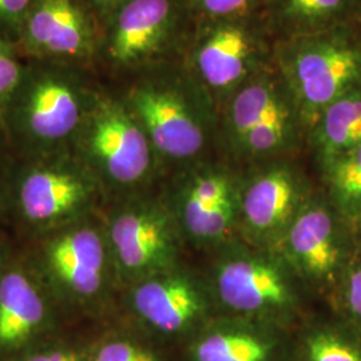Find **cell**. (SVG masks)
I'll return each instance as SVG.
<instances>
[{
	"mask_svg": "<svg viewBox=\"0 0 361 361\" xmlns=\"http://www.w3.org/2000/svg\"><path fill=\"white\" fill-rule=\"evenodd\" d=\"M296 329L217 313L185 344L188 361H295Z\"/></svg>",
	"mask_w": 361,
	"mask_h": 361,
	"instance_id": "e0dca14e",
	"label": "cell"
},
{
	"mask_svg": "<svg viewBox=\"0 0 361 361\" xmlns=\"http://www.w3.org/2000/svg\"><path fill=\"white\" fill-rule=\"evenodd\" d=\"M19 42L39 61L80 62L99 50L101 31L85 0H34Z\"/></svg>",
	"mask_w": 361,
	"mask_h": 361,
	"instance_id": "2e32d148",
	"label": "cell"
},
{
	"mask_svg": "<svg viewBox=\"0 0 361 361\" xmlns=\"http://www.w3.org/2000/svg\"><path fill=\"white\" fill-rule=\"evenodd\" d=\"M91 361H165L152 345L128 334L104 338L91 355Z\"/></svg>",
	"mask_w": 361,
	"mask_h": 361,
	"instance_id": "cb8c5ba5",
	"label": "cell"
},
{
	"mask_svg": "<svg viewBox=\"0 0 361 361\" xmlns=\"http://www.w3.org/2000/svg\"><path fill=\"white\" fill-rule=\"evenodd\" d=\"M123 301L145 329L183 345L219 313L205 273L185 262L126 286Z\"/></svg>",
	"mask_w": 361,
	"mask_h": 361,
	"instance_id": "5bb4252c",
	"label": "cell"
},
{
	"mask_svg": "<svg viewBox=\"0 0 361 361\" xmlns=\"http://www.w3.org/2000/svg\"><path fill=\"white\" fill-rule=\"evenodd\" d=\"M27 66L22 65L13 40L0 35V116L25 77Z\"/></svg>",
	"mask_w": 361,
	"mask_h": 361,
	"instance_id": "484cf974",
	"label": "cell"
},
{
	"mask_svg": "<svg viewBox=\"0 0 361 361\" xmlns=\"http://www.w3.org/2000/svg\"><path fill=\"white\" fill-rule=\"evenodd\" d=\"M359 20H360V25H361V11H360V16H359Z\"/></svg>",
	"mask_w": 361,
	"mask_h": 361,
	"instance_id": "1f68e13d",
	"label": "cell"
},
{
	"mask_svg": "<svg viewBox=\"0 0 361 361\" xmlns=\"http://www.w3.org/2000/svg\"><path fill=\"white\" fill-rule=\"evenodd\" d=\"M361 145V85L329 104L316 119L307 147L317 169Z\"/></svg>",
	"mask_w": 361,
	"mask_h": 361,
	"instance_id": "ffe728a7",
	"label": "cell"
},
{
	"mask_svg": "<svg viewBox=\"0 0 361 361\" xmlns=\"http://www.w3.org/2000/svg\"><path fill=\"white\" fill-rule=\"evenodd\" d=\"M273 65L296 104L308 137L329 104L361 85L360 20L274 40Z\"/></svg>",
	"mask_w": 361,
	"mask_h": 361,
	"instance_id": "5b68a950",
	"label": "cell"
},
{
	"mask_svg": "<svg viewBox=\"0 0 361 361\" xmlns=\"http://www.w3.org/2000/svg\"><path fill=\"white\" fill-rule=\"evenodd\" d=\"M209 255L204 273L219 313L293 329L310 316L313 298L274 250L235 238Z\"/></svg>",
	"mask_w": 361,
	"mask_h": 361,
	"instance_id": "7a4b0ae2",
	"label": "cell"
},
{
	"mask_svg": "<svg viewBox=\"0 0 361 361\" xmlns=\"http://www.w3.org/2000/svg\"><path fill=\"white\" fill-rule=\"evenodd\" d=\"M91 11L95 13V16L104 22L106 18H109L111 13L116 11L118 7H121L128 0H85Z\"/></svg>",
	"mask_w": 361,
	"mask_h": 361,
	"instance_id": "f1b7e54d",
	"label": "cell"
},
{
	"mask_svg": "<svg viewBox=\"0 0 361 361\" xmlns=\"http://www.w3.org/2000/svg\"><path fill=\"white\" fill-rule=\"evenodd\" d=\"M22 361H91V356L70 347H50L35 350Z\"/></svg>",
	"mask_w": 361,
	"mask_h": 361,
	"instance_id": "83f0119b",
	"label": "cell"
},
{
	"mask_svg": "<svg viewBox=\"0 0 361 361\" xmlns=\"http://www.w3.org/2000/svg\"><path fill=\"white\" fill-rule=\"evenodd\" d=\"M361 0H264L259 16L274 40L316 34L359 19Z\"/></svg>",
	"mask_w": 361,
	"mask_h": 361,
	"instance_id": "d6986e66",
	"label": "cell"
},
{
	"mask_svg": "<svg viewBox=\"0 0 361 361\" xmlns=\"http://www.w3.org/2000/svg\"><path fill=\"white\" fill-rule=\"evenodd\" d=\"M104 224L122 290L183 262L186 244L162 194L118 198Z\"/></svg>",
	"mask_w": 361,
	"mask_h": 361,
	"instance_id": "9c48e42d",
	"label": "cell"
},
{
	"mask_svg": "<svg viewBox=\"0 0 361 361\" xmlns=\"http://www.w3.org/2000/svg\"><path fill=\"white\" fill-rule=\"evenodd\" d=\"M0 265H1V264H0Z\"/></svg>",
	"mask_w": 361,
	"mask_h": 361,
	"instance_id": "836d02e7",
	"label": "cell"
},
{
	"mask_svg": "<svg viewBox=\"0 0 361 361\" xmlns=\"http://www.w3.org/2000/svg\"><path fill=\"white\" fill-rule=\"evenodd\" d=\"M74 153L116 200L147 192L161 173L154 149L122 98L95 92Z\"/></svg>",
	"mask_w": 361,
	"mask_h": 361,
	"instance_id": "52a82bcc",
	"label": "cell"
},
{
	"mask_svg": "<svg viewBox=\"0 0 361 361\" xmlns=\"http://www.w3.org/2000/svg\"><path fill=\"white\" fill-rule=\"evenodd\" d=\"M4 125H3V121L0 118V153H1V146H3V138H4Z\"/></svg>",
	"mask_w": 361,
	"mask_h": 361,
	"instance_id": "f546056e",
	"label": "cell"
},
{
	"mask_svg": "<svg viewBox=\"0 0 361 361\" xmlns=\"http://www.w3.org/2000/svg\"><path fill=\"white\" fill-rule=\"evenodd\" d=\"M194 22L183 0H128L102 22L99 50L116 70L180 59Z\"/></svg>",
	"mask_w": 361,
	"mask_h": 361,
	"instance_id": "4fadbf2b",
	"label": "cell"
},
{
	"mask_svg": "<svg viewBox=\"0 0 361 361\" xmlns=\"http://www.w3.org/2000/svg\"><path fill=\"white\" fill-rule=\"evenodd\" d=\"M0 200H1V190H0Z\"/></svg>",
	"mask_w": 361,
	"mask_h": 361,
	"instance_id": "d6a6232c",
	"label": "cell"
},
{
	"mask_svg": "<svg viewBox=\"0 0 361 361\" xmlns=\"http://www.w3.org/2000/svg\"><path fill=\"white\" fill-rule=\"evenodd\" d=\"M31 271L52 300L71 308L101 312L122 290L106 237L95 213L43 235Z\"/></svg>",
	"mask_w": 361,
	"mask_h": 361,
	"instance_id": "8992f818",
	"label": "cell"
},
{
	"mask_svg": "<svg viewBox=\"0 0 361 361\" xmlns=\"http://www.w3.org/2000/svg\"><path fill=\"white\" fill-rule=\"evenodd\" d=\"M219 146L226 159L247 168L295 158L307 147V129L274 65L249 79L219 111Z\"/></svg>",
	"mask_w": 361,
	"mask_h": 361,
	"instance_id": "3957f363",
	"label": "cell"
},
{
	"mask_svg": "<svg viewBox=\"0 0 361 361\" xmlns=\"http://www.w3.org/2000/svg\"><path fill=\"white\" fill-rule=\"evenodd\" d=\"M273 43L259 15L194 23L178 62L219 118L233 94L273 63Z\"/></svg>",
	"mask_w": 361,
	"mask_h": 361,
	"instance_id": "ba28073f",
	"label": "cell"
},
{
	"mask_svg": "<svg viewBox=\"0 0 361 361\" xmlns=\"http://www.w3.org/2000/svg\"><path fill=\"white\" fill-rule=\"evenodd\" d=\"M243 168L205 159L174 171L162 193L186 246L213 252L238 238Z\"/></svg>",
	"mask_w": 361,
	"mask_h": 361,
	"instance_id": "30bf717a",
	"label": "cell"
},
{
	"mask_svg": "<svg viewBox=\"0 0 361 361\" xmlns=\"http://www.w3.org/2000/svg\"><path fill=\"white\" fill-rule=\"evenodd\" d=\"M326 305L336 317L361 337V247Z\"/></svg>",
	"mask_w": 361,
	"mask_h": 361,
	"instance_id": "603a6c76",
	"label": "cell"
},
{
	"mask_svg": "<svg viewBox=\"0 0 361 361\" xmlns=\"http://www.w3.org/2000/svg\"><path fill=\"white\" fill-rule=\"evenodd\" d=\"M264 0H183L194 23L259 15Z\"/></svg>",
	"mask_w": 361,
	"mask_h": 361,
	"instance_id": "d4e9b609",
	"label": "cell"
},
{
	"mask_svg": "<svg viewBox=\"0 0 361 361\" xmlns=\"http://www.w3.org/2000/svg\"><path fill=\"white\" fill-rule=\"evenodd\" d=\"M314 190L316 186L295 158L243 168L238 238L274 250Z\"/></svg>",
	"mask_w": 361,
	"mask_h": 361,
	"instance_id": "9a60e30c",
	"label": "cell"
},
{
	"mask_svg": "<svg viewBox=\"0 0 361 361\" xmlns=\"http://www.w3.org/2000/svg\"><path fill=\"white\" fill-rule=\"evenodd\" d=\"M295 361H361V337L331 310L310 313L296 329Z\"/></svg>",
	"mask_w": 361,
	"mask_h": 361,
	"instance_id": "44dd1931",
	"label": "cell"
},
{
	"mask_svg": "<svg viewBox=\"0 0 361 361\" xmlns=\"http://www.w3.org/2000/svg\"><path fill=\"white\" fill-rule=\"evenodd\" d=\"M164 66L147 70L122 101L142 126L161 169L177 171L212 158L219 145V118L180 62Z\"/></svg>",
	"mask_w": 361,
	"mask_h": 361,
	"instance_id": "6da1fadb",
	"label": "cell"
},
{
	"mask_svg": "<svg viewBox=\"0 0 361 361\" xmlns=\"http://www.w3.org/2000/svg\"><path fill=\"white\" fill-rule=\"evenodd\" d=\"M320 190L356 229L361 222V145L319 169ZM359 232V231H357Z\"/></svg>",
	"mask_w": 361,
	"mask_h": 361,
	"instance_id": "7402d4cb",
	"label": "cell"
},
{
	"mask_svg": "<svg viewBox=\"0 0 361 361\" xmlns=\"http://www.w3.org/2000/svg\"><path fill=\"white\" fill-rule=\"evenodd\" d=\"M34 0H0V35L19 39Z\"/></svg>",
	"mask_w": 361,
	"mask_h": 361,
	"instance_id": "4316f807",
	"label": "cell"
},
{
	"mask_svg": "<svg viewBox=\"0 0 361 361\" xmlns=\"http://www.w3.org/2000/svg\"><path fill=\"white\" fill-rule=\"evenodd\" d=\"M360 247V233L316 188L274 252L312 298L326 304Z\"/></svg>",
	"mask_w": 361,
	"mask_h": 361,
	"instance_id": "8fae6325",
	"label": "cell"
},
{
	"mask_svg": "<svg viewBox=\"0 0 361 361\" xmlns=\"http://www.w3.org/2000/svg\"><path fill=\"white\" fill-rule=\"evenodd\" d=\"M52 298L31 269L0 265V350L31 343L50 323Z\"/></svg>",
	"mask_w": 361,
	"mask_h": 361,
	"instance_id": "ac0fdd59",
	"label": "cell"
},
{
	"mask_svg": "<svg viewBox=\"0 0 361 361\" xmlns=\"http://www.w3.org/2000/svg\"><path fill=\"white\" fill-rule=\"evenodd\" d=\"M357 231H359V233H360V235H361V222H360V224H359V226H357Z\"/></svg>",
	"mask_w": 361,
	"mask_h": 361,
	"instance_id": "4dcf8cb0",
	"label": "cell"
},
{
	"mask_svg": "<svg viewBox=\"0 0 361 361\" xmlns=\"http://www.w3.org/2000/svg\"><path fill=\"white\" fill-rule=\"evenodd\" d=\"M13 194L18 217L38 235L94 214L104 195L89 168L68 152L30 158L16 173Z\"/></svg>",
	"mask_w": 361,
	"mask_h": 361,
	"instance_id": "7c38bea8",
	"label": "cell"
},
{
	"mask_svg": "<svg viewBox=\"0 0 361 361\" xmlns=\"http://www.w3.org/2000/svg\"><path fill=\"white\" fill-rule=\"evenodd\" d=\"M95 91L71 66L40 61L1 111L6 133L31 158L73 147Z\"/></svg>",
	"mask_w": 361,
	"mask_h": 361,
	"instance_id": "277c9868",
	"label": "cell"
}]
</instances>
